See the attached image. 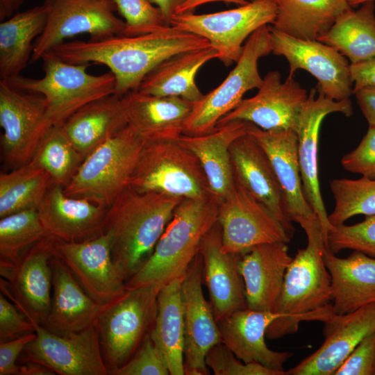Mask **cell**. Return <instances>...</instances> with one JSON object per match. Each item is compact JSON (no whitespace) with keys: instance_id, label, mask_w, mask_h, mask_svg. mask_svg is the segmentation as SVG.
Listing matches in <instances>:
<instances>
[{"instance_id":"cell-13","label":"cell","mask_w":375,"mask_h":375,"mask_svg":"<svg viewBox=\"0 0 375 375\" xmlns=\"http://www.w3.org/2000/svg\"><path fill=\"white\" fill-rule=\"evenodd\" d=\"M56 239L47 236L31 247L10 267L0 268V288L36 326H44L51 306L50 259Z\"/></svg>"},{"instance_id":"cell-15","label":"cell","mask_w":375,"mask_h":375,"mask_svg":"<svg viewBox=\"0 0 375 375\" xmlns=\"http://www.w3.org/2000/svg\"><path fill=\"white\" fill-rule=\"evenodd\" d=\"M35 333L19 356L21 362H38L60 375H109L94 323L66 336L42 326L36 328Z\"/></svg>"},{"instance_id":"cell-19","label":"cell","mask_w":375,"mask_h":375,"mask_svg":"<svg viewBox=\"0 0 375 375\" xmlns=\"http://www.w3.org/2000/svg\"><path fill=\"white\" fill-rule=\"evenodd\" d=\"M333 112L351 116L353 108L350 99L333 100L317 89H312L302 107L296 131L297 155L304 194L319 219L325 242L332 226L328 222L319 183L318 142L324 118Z\"/></svg>"},{"instance_id":"cell-47","label":"cell","mask_w":375,"mask_h":375,"mask_svg":"<svg viewBox=\"0 0 375 375\" xmlns=\"http://www.w3.org/2000/svg\"><path fill=\"white\" fill-rule=\"evenodd\" d=\"M375 333L363 339L350 353L334 375H374Z\"/></svg>"},{"instance_id":"cell-43","label":"cell","mask_w":375,"mask_h":375,"mask_svg":"<svg viewBox=\"0 0 375 375\" xmlns=\"http://www.w3.org/2000/svg\"><path fill=\"white\" fill-rule=\"evenodd\" d=\"M124 17V35L137 36L158 31L169 25L160 10L149 0H112Z\"/></svg>"},{"instance_id":"cell-41","label":"cell","mask_w":375,"mask_h":375,"mask_svg":"<svg viewBox=\"0 0 375 375\" xmlns=\"http://www.w3.org/2000/svg\"><path fill=\"white\" fill-rule=\"evenodd\" d=\"M330 188L335 199L334 209L328 215L332 226L358 215H375V179L336 178L331 181Z\"/></svg>"},{"instance_id":"cell-54","label":"cell","mask_w":375,"mask_h":375,"mask_svg":"<svg viewBox=\"0 0 375 375\" xmlns=\"http://www.w3.org/2000/svg\"><path fill=\"white\" fill-rule=\"evenodd\" d=\"M56 374L46 366L34 362H25L19 366L18 375H53Z\"/></svg>"},{"instance_id":"cell-23","label":"cell","mask_w":375,"mask_h":375,"mask_svg":"<svg viewBox=\"0 0 375 375\" xmlns=\"http://www.w3.org/2000/svg\"><path fill=\"white\" fill-rule=\"evenodd\" d=\"M199 253L203 261V279L210 296L215 320L247 308L245 289L240 272V254L226 252L217 222L203 237Z\"/></svg>"},{"instance_id":"cell-1","label":"cell","mask_w":375,"mask_h":375,"mask_svg":"<svg viewBox=\"0 0 375 375\" xmlns=\"http://www.w3.org/2000/svg\"><path fill=\"white\" fill-rule=\"evenodd\" d=\"M209 46L204 38L170 25L137 36L64 42L50 51L67 62L106 66L115 78V94L123 97L136 90L144 78L163 60Z\"/></svg>"},{"instance_id":"cell-9","label":"cell","mask_w":375,"mask_h":375,"mask_svg":"<svg viewBox=\"0 0 375 375\" xmlns=\"http://www.w3.org/2000/svg\"><path fill=\"white\" fill-rule=\"evenodd\" d=\"M275 0H253L236 8L208 14H175L170 25L206 39L226 66L239 60L244 42L257 29L273 24Z\"/></svg>"},{"instance_id":"cell-35","label":"cell","mask_w":375,"mask_h":375,"mask_svg":"<svg viewBox=\"0 0 375 375\" xmlns=\"http://www.w3.org/2000/svg\"><path fill=\"white\" fill-rule=\"evenodd\" d=\"M183 277L162 286L150 337L162 353L171 375L185 374V319L181 294Z\"/></svg>"},{"instance_id":"cell-12","label":"cell","mask_w":375,"mask_h":375,"mask_svg":"<svg viewBox=\"0 0 375 375\" xmlns=\"http://www.w3.org/2000/svg\"><path fill=\"white\" fill-rule=\"evenodd\" d=\"M0 125L4 161L17 168L29 162L53 126L40 94L17 88L0 80Z\"/></svg>"},{"instance_id":"cell-44","label":"cell","mask_w":375,"mask_h":375,"mask_svg":"<svg viewBox=\"0 0 375 375\" xmlns=\"http://www.w3.org/2000/svg\"><path fill=\"white\" fill-rule=\"evenodd\" d=\"M206 363L215 375H285L258 362H244L222 342L212 347L208 352Z\"/></svg>"},{"instance_id":"cell-53","label":"cell","mask_w":375,"mask_h":375,"mask_svg":"<svg viewBox=\"0 0 375 375\" xmlns=\"http://www.w3.org/2000/svg\"><path fill=\"white\" fill-rule=\"evenodd\" d=\"M217 1L233 3L240 5H244L247 3V0H188L177 9L176 14L193 12L196 8L201 5Z\"/></svg>"},{"instance_id":"cell-16","label":"cell","mask_w":375,"mask_h":375,"mask_svg":"<svg viewBox=\"0 0 375 375\" xmlns=\"http://www.w3.org/2000/svg\"><path fill=\"white\" fill-rule=\"evenodd\" d=\"M272 52L287 60L294 76L298 69L308 72L318 81L317 90L335 101L350 99L353 81L350 64L333 47L318 40L292 37L269 26Z\"/></svg>"},{"instance_id":"cell-28","label":"cell","mask_w":375,"mask_h":375,"mask_svg":"<svg viewBox=\"0 0 375 375\" xmlns=\"http://www.w3.org/2000/svg\"><path fill=\"white\" fill-rule=\"evenodd\" d=\"M288 243L272 242L255 246L240 254L247 308L273 311L292 258Z\"/></svg>"},{"instance_id":"cell-21","label":"cell","mask_w":375,"mask_h":375,"mask_svg":"<svg viewBox=\"0 0 375 375\" xmlns=\"http://www.w3.org/2000/svg\"><path fill=\"white\" fill-rule=\"evenodd\" d=\"M203 261L201 254L194 258L182 281L181 294L185 319V374L207 375L208 352L222 342L218 324L210 303L203 293Z\"/></svg>"},{"instance_id":"cell-48","label":"cell","mask_w":375,"mask_h":375,"mask_svg":"<svg viewBox=\"0 0 375 375\" xmlns=\"http://www.w3.org/2000/svg\"><path fill=\"white\" fill-rule=\"evenodd\" d=\"M36 326L1 292L0 342L35 332Z\"/></svg>"},{"instance_id":"cell-51","label":"cell","mask_w":375,"mask_h":375,"mask_svg":"<svg viewBox=\"0 0 375 375\" xmlns=\"http://www.w3.org/2000/svg\"><path fill=\"white\" fill-rule=\"evenodd\" d=\"M354 94L369 125L375 126V87H365L356 91Z\"/></svg>"},{"instance_id":"cell-5","label":"cell","mask_w":375,"mask_h":375,"mask_svg":"<svg viewBox=\"0 0 375 375\" xmlns=\"http://www.w3.org/2000/svg\"><path fill=\"white\" fill-rule=\"evenodd\" d=\"M40 60L44 73L42 78L19 75L7 81L20 90L42 94L52 126L63 123L90 102L115 94V78L111 72L90 74L87 69L91 64L67 62L51 51L43 54Z\"/></svg>"},{"instance_id":"cell-14","label":"cell","mask_w":375,"mask_h":375,"mask_svg":"<svg viewBox=\"0 0 375 375\" xmlns=\"http://www.w3.org/2000/svg\"><path fill=\"white\" fill-rule=\"evenodd\" d=\"M217 222L224 250L228 253L242 254L259 244L291 240L274 215L235 181L219 203Z\"/></svg>"},{"instance_id":"cell-36","label":"cell","mask_w":375,"mask_h":375,"mask_svg":"<svg viewBox=\"0 0 375 375\" xmlns=\"http://www.w3.org/2000/svg\"><path fill=\"white\" fill-rule=\"evenodd\" d=\"M275 29L300 39L317 40L344 12L349 0H275Z\"/></svg>"},{"instance_id":"cell-25","label":"cell","mask_w":375,"mask_h":375,"mask_svg":"<svg viewBox=\"0 0 375 375\" xmlns=\"http://www.w3.org/2000/svg\"><path fill=\"white\" fill-rule=\"evenodd\" d=\"M230 156L235 181L274 215L292 238L294 228L285 213L278 181L262 147L247 133L232 143Z\"/></svg>"},{"instance_id":"cell-18","label":"cell","mask_w":375,"mask_h":375,"mask_svg":"<svg viewBox=\"0 0 375 375\" xmlns=\"http://www.w3.org/2000/svg\"><path fill=\"white\" fill-rule=\"evenodd\" d=\"M53 255L61 260L87 294L100 306L126 289V281L112 260L110 238L106 233L83 242L56 240Z\"/></svg>"},{"instance_id":"cell-37","label":"cell","mask_w":375,"mask_h":375,"mask_svg":"<svg viewBox=\"0 0 375 375\" xmlns=\"http://www.w3.org/2000/svg\"><path fill=\"white\" fill-rule=\"evenodd\" d=\"M374 1H367L357 10L342 14L318 41L333 47L351 64L375 56Z\"/></svg>"},{"instance_id":"cell-45","label":"cell","mask_w":375,"mask_h":375,"mask_svg":"<svg viewBox=\"0 0 375 375\" xmlns=\"http://www.w3.org/2000/svg\"><path fill=\"white\" fill-rule=\"evenodd\" d=\"M165 358L149 335L133 357L109 375H168Z\"/></svg>"},{"instance_id":"cell-34","label":"cell","mask_w":375,"mask_h":375,"mask_svg":"<svg viewBox=\"0 0 375 375\" xmlns=\"http://www.w3.org/2000/svg\"><path fill=\"white\" fill-rule=\"evenodd\" d=\"M44 4L16 12L0 24V78L20 75L31 61L34 43L47 22Z\"/></svg>"},{"instance_id":"cell-10","label":"cell","mask_w":375,"mask_h":375,"mask_svg":"<svg viewBox=\"0 0 375 375\" xmlns=\"http://www.w3.org/2000/svg\"><path fill=\"white\" fill-rule=\"evenodd\" d=\"M270 53L269 28L265 25L248 38L235 67L224 81L194 104L184 134L197 135L212 131L219 120L241 102L248 90L258 89L262 78L258 62Z\"/></svg>"},{"instance_id":"cell-31","label":"cell","mask_w":375,"mask_h":375,"mask_svg":"<svg viewBox=\"0 0 375 375\" xmlns=\"http://www.w3.org/2000/svg\"><path fill=\"white\" fill-rule=\"evenodd\" d=\"M324 259L331 276L335 315L349 313L375 302V258L358 251L341 258L326 248Z\"/></svg>"},{"instance_id":"cell-6","label":"cell","mask_w":375,"mask_h":375,"mask_svg":"<svg viewBox=\"0 0 375 375\" xmlns=\"http://www.w3.org/2000/svg\"><path fill=\"white\" fill-rule=\"evenodd\" d=\"M160 288L151 285L126 289L101 306L94 324L108 374L126 363L150 335Z\"/></svg>"},{"instance_id":"cell-39","label":"cell","mask_w":375,"mask_h":375,"mask_svg":"<svg viewBox=\"0 0 375 375\" xmlns=\"http://www.w3.org/2000/svg\"><path fill=\"white\" fill-rule=\"evenodd\" d=\"M84 160L69 140L62 124L53 125L31 160L50 176L52 183L67 185Z\"/></svg>"},{"instance_id":"cell-3","label":"cell","mask_w":375,"mask_h":375,"mask_svg":"<svg viewBox=\"0 0 375 375\" xmlns=\"http://www.w3.org/2000/svg\"><path fill=\"white\" fill-rule=\"evenodd\" d=\"M306 248L299 249L287 268L274 312L281 317L268 327L266 337L279 339L294 333L301 322H326L334 315L330 274L324 262L326 249L321 236L308 235Z\"/></svg>"},{"instance_id":"cell-27","label":"cell","mask_w":375,"mask_h":375,"mask_svg":"<svg viewBox=\"0 0 375 375\" xmlns=\"http://www.w3.org/2000/svg\"><path fill=\"white\" fill-rule=\"evenodd\" d=\"M281 317L274 311L249 308L233 312L217 322L222 343L244 362H258L274 370L285 372L284 364L293 354L273 351L265 342L269 326Z\"/></svg>"},{"instance_id":"cell-58","label":"cell","mask_w":375,"mask_h":375,"mask_svg":"<svg viewBox=\"0 0 375 375\" xmlns=\"http://www.w3.org/2000/svg\"><path fill=\"white\" fill-rule=\"evenodd\" d=\"M374 375H375V372H374Z\"/></svg>"},{"instance_id":"cell-30","label":"cell","mask_w":375,"mask_h":375,"mask_svg":"<svg viewBox=\"0 0 375 375\" xmlns=\"http://www.w3.org/2000/svg\"><path fill=\"white\" fill-rule=\"evenodd\" d=\"M50 265L51 306L43 326L61 336L85 329L94 323L102 306L87 294L60 259L53 255Z\"/></svg>"},{"instance_id":"cell-7","label":"cell","mask_w":375,"mask_h":375,"mask_svg":"<svg viewBox=\"0 0 375 375\" xmlns=\"http://www.w3.org/2000/svg\"><path fill=\"white\" fill-rule=\"evenodd\" d=\"M145 144L126 126L85 157L63 188L65 194L108 208L128 187Z\"/></svg>"},{"instance_id":"cell-32","label":"cell","mask_w":375,"mask_h":375,"mask_svg":"<svg viewBox=\"0 0 375 375\" xmlns=\"http://www.w3.org/2000/svg\"><path fill=\"white\" fill-rule=\"evenodd\" d=\"M62 124L69 140L85 159L127 126L124 96L112 94L91 101Z\"/></svg>"},{"instance_id":"cell-33","label":"cell","mask_w":375,"mask_h":375,"mask_svg":"<svg viewBox=\"0 0 375 375\" xmlns=\"http://www.w3.org/2000/svg\"><path fill=\"white\" fill-rule=\"evenodd\" d=\"M218 57L211 45L174 55L153 68L136 90L156 97H178L195 103L204 96L195 83L196 74L203 65Z\"/></svg>"},{"instance_id":"cell-52","label":"cell","mask_w":375,"mask_h":375,"mask_svg":"<svg viewBox=\"0 0 375 375\" xmlns=\"http://www.w3.org/2000/svg\"><path fill=\"white\" fill-rule=\"evenodd\" d=\"M160 10L166 23L170 26V20L177 9L188 0H149Z\"/></svg>"},{"instance_id":"cell-55","label":"cell","mask_w":375,"mask_h":375,"mask_svg":"<svg viewBox=\"0 0 375 375\" xmlns=\"http://www.w3.org/2000/svg\"><path fill=\"white\" fill-rule=\"evenodd\" d=\"M24 0H0V19L1 21L16 13Z\"/></svg>"},{"instance_id":"cell-20","label":"cell","mask_w":375,"mask_h":375,"mask_svg":"<svg viewBox=\"0 0 375 375\" xmlns=\"http://www.w3.org/2000/svg\"><path fill=\"white\" fill-rule=\"evenodd\" d=\"M257 94L242 99L217 124L233 120L249 122L264 130L285 129L296 132L302 107L308 99L306 90L294 76L284 82L278 71L269 72Z\"/></svg>"},{"instance_id":"cell-17","label":"cell","mask_w":375,"mask_h":375,"mask_svg":"<svg viewBox=\"0 0 375 375\" xmlns=\"http://www.w3.org/2000/svg\"><path fill=\"white\" fill-rule=\"evenodd\" d=\"M248 133L262 147L271 162L281 188L286 216L300 224L305 233L322 231L319 219L304 194L297 133L285 129L264 130L251 123Z\"/></svg>"},{"instance_id":"cell-22","label":"cell","mask_w":375,"mask_h":375,"mask_svg":"<svg viewBox=\"0 0 375 375\" xmlns=\"http://www.w3.org/2000/svg\"><path fill=\"white\" fill-rule=\"evenodd\" d=\"M324 324L321 347L287 371V375H334L355 347L375 333V302L349 313L334 315Z\"/></svg>"},{"instance_id":"cell-11","label":"cell","mask_w":375,"mask_h":375,"mask_svg":"<svg viewBox=\"0 0 375 375\" xmlns=\"http://www.w3.org/2000/svg\"><path fill=\"white\" fill-rule=\"evenodd\" d=\"M47 22L34 43L31 62L69 38L88 33L90 40L124 35L126 24L112 0H44Z\"/></svg>"},{"instance_id":"cell-8","label":"cell","mask_w":375,"mask_h":375,"mask_svg":"<svg viewBox=\"0 0 375 375\" xmlns=\"http://www.w3.org/2000/svg\"><path fill=\"white\" fill-rule=\"evenodd\" d=\"M128 187L183 199L211 196L199 160L178 141L146 143Z\"/></svg>"},{"instance_id":"cell-56","label":"cell","mask_w":375,"mask_h":375,"mask_svg":"<svg viewBox=\"0 0 375 375\" xmlns=\"http://www.w3.org/2000/svg\"><path fill=\"white\" fill-rule=\"evenodd\" d=\"M375 1V0H351L349 1V3L351 5V6H357L358 4H360V3H362L365 1Z\"/></svg>"},{"instance_id":"cell-42","label":"cell","mask_w":375,"mask_h":375,"mask_svg":"<svg viewBox=\"0 0 375 375\" xmlns=\"http://www.w3.org/2000/svg\"><path fill=\"white\" fill-rule=\"evenodd\" d=\"M326 246L334 253L349 249L375 258V215L365 216L363 221L356 224L332 226L327 234Z\"/></svg>"},{"instance_id":"cell-50","label":"cell","mask_w":375,"mask_h":375,"mask_svg":"<svg viewBox=\"0 0 375 375\" xmlns=\"http://www.w3.org/2000/svg\"><path fill=\"white\" fill-rule=\"evenodd\" d=\"M349 69L354 83L353 93L365 87H375V56L358 63L350 64Z\"/></svg>"},{"instance_id":"cell-4","label":"cell","mask_w":375,"mask_h":375,"mask_svg":"<svg viewBox=\"0 0 375 375\" xmlns=\"http://www.w3.org/2000/svg\"><path fill=\"white\" fill-rule=\"evenodd\" d=\"M219 206L212 195L183 199L151 256L126 281V288H162L184 276L199 253L203 237L217 222Z\"/></svg>"},{"instance_id":"cell-24","label":"cell","mask_w":375,"mask_h":375,"mask_svg":"<svg viewBox=\"0 0 375 375\" xmlns=\"http://www.w3.org/2000/svg\"><path fill=\"white\" fill-rule=\"evenodd\" d=\"M108 209L86 199L67 196L63 186L51 183L38 212L47 235L77 242L103 233Z\"/></svg>"},{"instance_id":"cell-29","label":"cell","mask_w":375,"mask_h":375,"mask_svg":"<svg viewBox=\"0 0 375 375\" xmlns=\"http://www.w3.org/2000/svg\"><path fill=\"white\" fill-rule=\"evenodd\" d=\"M251 123L233 120L218 124L211 131L197 135L183 134L180 144L199 160L206 174L211 195L220 203L235 185L230 147L238 138L248 133Z\"/></svg>"},{"instance_id":"cell-26","label":"cell","mask_w":375,"mask_h":375,"mask_svg":"<svg viewBox=\"0 0 375 375\" xmlns=\"http://www.w3.org/2000/svg\"><path fill=\"white\" fill-rule=\"evenodd\" d=\"M124 99L127 126L146 143L178 141L194 104L178 97H156L137 90Z\"/></svg>"},{"instance_id":"cell-38","label":"cell","mask_w":375,"mask_h":375,"mask_svg":"<svg viewBox=\"0 0 375 375\" xmlns=\"http://www.w3.org/2000/svg\"><path fill=\"white\" fill-rule=\"evenodd\" d=\"M52 182L44 169L30 161L0 174V217L40 206Z\"/></svg>"},{"instance_id":"cell-49","label":"cell","mask_w":375,"mask_h":375,"mask_svg":"<svg viewBox=\"0 0 375 375\" xmlns=\"http://www.w3.org/2000/svg\"><path fill=\"white\" fill-rule=\"evenodd\" d=\"M35 337V332H31L0 342V375L19 374V366L17 361L25 347Z\"/></svg>"},{"instance_id":"cell-2","label":"cell","mask_w":375,"mask_h":375,"mask_svg":"<svg viewBox=\"0 0 375 375\" xmlns=\"http://www.w3.org/2000/svg\"><path fill=\"white\" fill-rule=\"evenodd\" d=\"M183 199L128 187L108 208L103 232L110 238L112 258L125 281L151 256Z\"/></svg>"},{"instance_id":"cell-57","label":"cell","mask_w":375,"mask_h":375,"mask_svg":"<svg viewBox=\"0 0 375 375\" xmlns=\"http://www.w3.org/2000/svg\"><path fill=\"white\" fill-rule=\"evenodd\" d=\"M349 1H351V0H349Z\"/></svg>"},{"instance_id":"cell-40","label":"cell","mask_w":375,"mask_h":375,"mask_svg":"<svg viewBox=\"0 0 375 375\" xmlns=\"http://www.w3.org/2000/svg\"><path fill=\"white\" fill-rule=\"evenodd\" d=\"M47 236L36 209L1 218L0 268L15 265L25 251Z\"/></svg>"},{"instance_id":"cell-46","label":"cell","mask_w":375,"mask_h":375,"mask_svg":"<svg viewBox=\"0 0 375 375\" xmlns=\"http://www.w3.org/2000/svg\"><path fill=\"white\" fill-rule=\"evenodd\" d=\"M347 171L375 179V126H369L362 140L351 152L341 159Z\"/></svg>"}]
</instances>
